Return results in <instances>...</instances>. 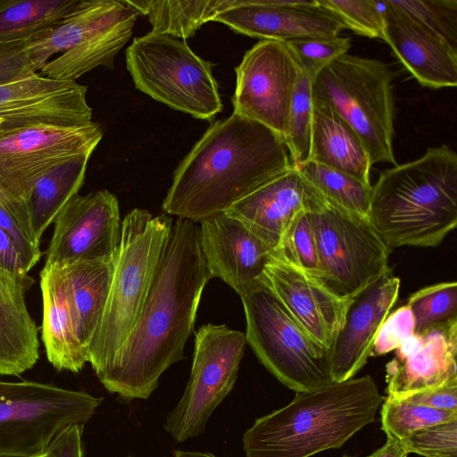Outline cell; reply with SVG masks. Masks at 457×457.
I'll return each instance as SVG.
<instances>
[{
    "label": "cell",
    "instance_id": "obj_16",
    "mask_svg": "<svg viewBox=\"0 0 457 457\" xmlns=\"http://www.w3.org/2000/svg\"><path fill=\"white\" fill-rule=\"evenodd\" d=\"M199 244L210 278H218L239 296L262 277L274 248L227 212L198 221Z\"/></svg>",
    "mask_w": 457,
    "mask_h": 457
},
{
    "label": "cell",
    "instance_id": "obj_26",
    "mask_svg": "<svg viewBox=\"0 0 457 457\" xmlns=\"http://www.w3.org/2000/svg\"><path fill=\"white\" fill-rule=\"evenodd\" d=\"M133 10L126 0H79L49 32L28 44L37 71L54 55L64 53L95 32L120 21Z\"/></svg>",
    "mask_w": 457,
    "mask_h": 457
},
{
    "label": "cell",
    "instance_id": "obj_40",
    "mask_svg": "<svg viewBox=\"0 0 457 457\" xmlns=\"http://www.w3.org/2000/svg\"><path fill=\"white\" fill-rule=\"evenodd\" d=\"M403 440L410 453L423 457H457V420L417 430Z\"/></svg>",
    "mask_w": 457,
    "mask_h": 457
},
{
    "label": "cell",
    "instance_id": "obj_4",
    "mask_svg": "<svg viewBox=\"0 0 457 457\" xmlns=\"http://www.w3.org/2000/svg\"><path fill=\"white\" fill-rule=\"evenodd\" d=\"M368 219L392 249L435 247L457 225V154L446 145L380 173Z\"/></svg>",
    "mask_w": 457,
    "mask_h": 457
},
{
    "label": "cell",
    "instance_id": "obj_46",
    "mask_svg": "<svg viewBox=\"0 0 457 457\" xmlns=\"http://www.w3.org/2000/svg\"><path fill=\"white\" fill-rule=\"evenodd\" d=\"M0 266L15 274H29L9 235L0 228Z\"/></svg>",
    "mask_w": 457,
    "mask_h": 457
},
{
    "label": "cell",
    "instance_id": "obj_11",
    "mask_svg": "<svg viewBox=\"0 0 457 457\" xmlns=\"http://www.w3.org/2000/svg\"><path fill=\"white\" fill-rule=\"evenodd\" d=\"M246 344L245 333L226 325L209 323L195 332L189 380L165 422L176 442L204 430L213 411L233 389Z\"/></svg>",
    "mask_w": 457,
    "mask_h": 457
},
{
    "label": "cell",
    "instance_id": "obj_15",
    "mask_svg": "<svg viewBox=\"0 0 457 457\" xmlns=\"http://www.w3.org/2000/svg\"><path fill=\"white\" fill-rule=\"evenodd\" d=\"M212 21L262 40L335 37L346 29L318 0H225Z\"/></svg>",
    "mask_w": 457,
    "mask_h": 457
},
{
    "label": "cell",
    "instance_id": "obj_50",
    "mask_svg": "<svg viewBox=\"0 0 457 457\" xmlns=\"http://www.w3.org/2000/svg\"><path fill=\"white\" fill-rule=\"evenodd\" d=\"M4 120L3 118L0 117V127H2V125L4 124Z\"/></svg>",
    "mask_w": 457,
    "mask_h": 457
},
{
    "label": "cell",
    "instance_id": "obj_1",
    "mask_svg": "<svg viewBox=\"0 0 457 457\" xmlns=\"http://www.w3.org/2000/svg\"><path fill=\"white\" fill-rule=\"evenodd\" d=\"M196 223L178 218L172 224L137 321L96 376L110 393L126 399H146L161 375L184 359L185 344L211 279Z\"/></svg>",
    "mask_w": 457,
    "mask_h": 457
},
{
    "label": "cell",
    "instance_id": "obj_18",
    "mask_svg": "<svg viewBox=\"0 0 457 457\" xmlns=\"http://www.w3.org/2000/svg\"><path fill=\"white\" fill-rule=\"evenodd\" d=\"M296 322L331 351L351 299H344L320 280L270 255L260 279Z\"/></svg>",
    "mask_w": 457,
    "mask_h": 457
},
{
    "label": "cell",
    "instance_id": "obj_7",
    "mask_svg": "<svg viewBox=\"0 0 457 457\" xmlns=\"http://www.w3.org/2000/svg\"><path fill=\"white\" fill-rule=\"evenodd\" d=\"M240 298L246 343L278 381L295 393L333 383L330 352L296 322L261 280Z\"/></svg>",
    "mask_w": 457,
    "mask_h": 457
},
{
    "label": "cell",
    "instance_id": "obj_43",
    "mask_svg": "<svg viewBox=\"0 0 457 457\" xmlns=\"http://www.w3.org/2000/svg\"><path fill=\"white\" fill-rule=\"evenodd\" d=\"M82 424L73 425L61 431L46 451L37 457H84Z\"/></svg>",
    "mask_w": 457,
    "mask_h": 457
},
{
    "label": "cell",
    "instance_id": "obj_33",
    "mask_svg": "<svg viewBox=\"0 0 457 457\" xmlns=\"http://www.w3.org/2000/svg\"><path fill=\"white\" fill-rule=\"evenodd\" d=\"M312 79L300 70L288 111L283 139L293 166L309 161L312 129Z\"/></svg>",
    "mask_w": 457,
    "mask_h": 457
},
{
    "label": "cell",
    "instance_id": "obj_48",
    "mask_svg": "<svg viewBox=\"0 0 457 457\" xmlns=\"http://www.w3.org/2000/svg\"><path fill=\"white\" fill-rule=\"evenodd\" d=\"M174 457H216V456L212 453H209L178 450V451H175Z\"/></svg>",
    "mask_w": 457,
    "mask_h": 457
},
{
    "label": "cell",
    "instance_id": "obj_20",
    "mask_svg": "<svg viewBox=\"0 0 457 457\" xmlns=\"http://www.w3.org/2000/svg\"><path fill=\"white\" fill-rule=\"evenodd\" d=\"M400 279L391 269L351 298L330 351L333 382L353 378L366 364L375 337L396 303Z\"/></svg>",
    "mask_w": 457,
    "mask_h": 457
},
{
    "label": "cell",
    "instance_id": "obj_44",
    "mask_svg": "<svg viewBox=\"0 0 457 457\" xmlns=\"http://www.w3.org/2000/svg\"><path fill=\"white\" fill-rule=\"evenodd\" d=\"M403 400L436 410L457 412V380Z\"/></svg>",
    "mask_w": 457,
    "mask_h": 457
},
{
    "label": "cell",
    "instance_id": "obj_47",
    "mask_svg": "<svg viewBox=\"0 0 457 457\" xmlns=\"http://www.w3.org/2000/svg\"><path fill=\"white\" fill-rule=\"evenodd\" d=\"M409 453L403 439L386 435L385 445L366 457H407Z\"/></svg>",
    "mask_w": 457,
    "mask_h": 457
},
{
    "label": "cell",
    "instance_id": "obj_35",
    "mask_svg": "<svg viewBox=\"0 0 457 457\" xmlns=\"http://www.w3.org/2000/svg\"><path fill=\"white\" fill-rule=\"evenodd\" d=\"M414 320V334L457 318V283L440 282L419 289L406 302Z\"/></svg>",
    "mask_w": 457,
    "mask_h": 457
},
{
    "label": "cell",
    "instance_id": "obj_12",
    "mask_svg": "<svg viewBox=\"0 0 457 457\" xmlns=\"http://www.w3.org/2000/svg\"><path fill=\"white\" fill-rule=\"evenodd\" d=\"M103 137L96 122L0 127V185L29 204L37 182L54 168L91 156Z\"/></svg>",
    "mask_w": 457,
    "mask_h": 457
},
{
    "label": "cell",
    "instance_id": "obj_6",
    "mask_svg": "<svg viewBox=\"0 0 457 457\" xmlns=\"http://www.w3.org/2000/svg\"><path fill=\"white\" fill-rule=\"evenodd\" d=\"M394 71L377 59L345 54L312 80V101L332 109L358 135L371 164L396 165Z\"/></svg>",
    "mask_w": 457,
    "mask_h": 457
},
{
    "label": "cell",
    "instance_id": "obj_31",
    "mask_svg": "<svg viewBox=\"0 0 457 457\" xmlns=\"http://www.w3.org/2000/svg\"><path fill=\"white\" fill-rule=\"evenodd\" d=\"M127 4L146 15L150 32L187 38L195 35L204 23L212 21L224 9V0L154 1L126 0Z\"/></svg>",
    "mask_w": 457,
    "mask_h": 457
},
{
    "label": "cell",
    "instance_id": "obj_13",
    "mask_svg": "<svg viewBox=\"0 0 457 457\" xmlns=\"http://www.w3.org/2000/svg\"><path fill=\"white\" fill-rule=\"evenodd\" d=\"M233 112L283 137L300 69L284 42L261 40L235 68Z\"/></svg>",
    "mask_w": 457,
    "mask_h": 457
},
{
    "label": "cell",
    "instance_id": "obj_22",
    "mask_svg": "<svg viewBox=\"0 0 457 457\" xmlns=\"http://www.w3.org/2000/svg\"><path fill=\"white\" fill-rule=\"evenodd\" d=\"M314 192L298 170L292 168L226 212L247 224L275 249L293 219L307 208Z\"/></svg>",
    "mask_w": 457,
    "mask_h": 457
},
{
    "label": "cell",
    "instance_id": "obj_49",
    "mask_svg": "<svg viewBox=\"0 0 457 457\" xmlns=\"http://www.w3.org/2000/svg\"><path fill=\"white\" fill-rule=\"evenodd\" d=\"M342 457H357V456H355V455H352V454H349V453H344V454L342 455Z\"/></svg>",
    "mask_w": 457,
    "mask_h": 457
},
{
    "label": "cell",
    "instance_id": "obj_32",
    "mask_svg": "<svg viewBox=\"0 0 457 457\" xmlns=\"http://www.w3.org/2000/svg\"><path fill=\"white\" fill-rule=\"evenodd\" d=\"M297 170L326 202L348 212L368 218L371 185L312 161L306 162Z\"/></svg>",
    "mask_w": 457,
    "mask_h": 457
},
{
    "label": "cell",
    "instance_id": "obj_2",
    "mask_svg": "<svg viewBox=\"0 0 457 457\" xmlns=\"http://www.w3.org/2000/svg\"><path fill=\"white\" fill-rule=\"evenodd\" d=\"M295 168L281 136L236 113L212 124L176 168L162 210L198 222Z\"/></svg>",
    "mask_w": 457,
    "mask_h": 457
},
{
    "label": "cell",
    "instance_id": "obj_36",
    "mask_svg": "<svg viewBox=\"0 0 457 457\" xmlns=\"http://www.w3.org/2000/svg\"><path fill=\"white\" fill-rule=\"evenodd\" d=\"M381 428L400 439L424 428L457 420V412L433 409L387 396L381 404Z\"/></svg>",
    "mask_w": 457,
    "mask_h": 457
},
{
    "label": "cell",
    "instance_id": "obj_14",
    "mask_svg": "<svg viewBox=\"0 0 457 457\" xmlns=\"http://www.w3.org/2000/svg\"><path fill=\"white\" fill-rule=\"evenodd\" d=\"M46 263L64 267L118 256L121 220L117 197L108 190L72 196L54 221Z\"/></svg>",
    "mask_w": 457,
    "mask_h": 457
},
{
    "label": "cell",
    "instance_id": "obj_5",
    "mask_svg": "<svg viewBox=\"0 0 457 457\" xmlns=\"http://www.w3.org/2000/svg\"><path fill=\"white\" fill-rule=\"evenodd\" d=\"M173 220L136 208L121 220V237L107 302L87 347L97 376L134 328Z\"/></svg>",
    "mask_w": 457,
    "mask_h": 457
},
{
    "label": "cell",
    "instance_id": "obj_38",
    "mask_svg": "<svg viewBox=\"0 0 457 457\" xmlns=\"http://www.w3.org/2000/svg\"><path fill=\"white\" fill-rule=\"evenodd\" d=\"M320 7L339 19L346 29L370 38L384 40L381 1L318 0Z\"/></svg>",
    "mask_w": 457,
    "mask_h": 457
},
{
    "label": "cell",
    "instance_id": "obj_37",
    "mask_svg": "<svg viewBox=\"0 0 457 457\" xmlns=\"http://www.w3.org/2000/svg\"><path fill=\"white\" fill-rule=\"evenodd\" d=\"M457 49V0H385Z\"/></svg>",
    "mask_w": 457,
    "mask_h": 457
},
{
    "label": "cell",
    "instance_id": "obj_28",
    "mask_svg": "<svg viewBox=\"0 0 457 457\" xmlns=\"http://www.w3.org/2000/svg\"><path fill=\"white\" fill-rule=\"evenodd\" d=\"M116 259L61 267L68 280L79 339L87 352L107 302Z\"/></svg>",
    "mask_w": 457,
    "mask_h": 457
},
{
    "label": "cell",
    "instance_id": "obj_17",
    "mask_svg": "<svg viewBox=\"0 0 457 457\" xmlns=\"http://www.w3.org/2000/svg\"><path fill=\"white\" fill-rule=\"evenodd\" d=\"M457 318L414 334L386 365L387 397L403 400L457 380Z\"/></svg>",
    "mask_w": 457,
    "mask_h": 457
},
{
    "label": "cell",
    "instance_id": "obj_19",
    "mask_svg": "<svg viewBox=\"0 0 457 457\" xmlns=\"http://www.w3.org/2000/svg\"><path fill=\"white\" fill-rule=\"evenodd\" d=\"M86 86L54 80L38 72L0 86L1 128L35 123L80 126L92 122Z\"/></svg>",
    "mask_w": 457,
    "mask_h": 457
},
{
    "label": "cell",
    "instance_id": "obj_39",
    "mask_svg": "<svg viewBox=\"0 0 457 457\" xmlns=\"http://www.w3.org/2000/svg\"><path fill=\"white\" fill-rule=\"evenodd\" d=\"M299 69L312 80L339 56L347 54L351 38L343 37H305L284 42Z\"/></svg>",
    "mask_w": 457,
    "mask_h": 457
},
{
    "label": "cell",
    "instance_id": "obj_42",
    "mask_svg": "<svg viewBox=\"0 0 457 457\" xmlns=\"http://www.w3.org/2000/svg\"><path fill=\"white\" fill-rule=\"evenodd\" d=\"M30 41H0V86L37 73L28 47Z\"/></svg>",
    "mask_w": 457,
    "mask_h": 457
},
{
    "label": "cell",
    "instance_id": "obj_30",
    "mask_svg": "<svg viewBox=\"0 0 457 457\" xmlns=\"http://www.w3.org/2000/svg\"><path fill=\"white\" fill-rule=\"evenodd\" d=\"M79 0H0V41L35 40L56 26Z\"/></svg>",
    "mask_w": 457,
    "mask_h": 457
},
{
    "label": "cell",
    "instance_id": "obj_3",
    "mask_svg": "<svg viewBox=\"0 0 457 457\" xmlns=\"http://www.w3.org/2000/svg\"><path fill=\"white\" fill-rule=\"evenodd\" d=\"M384 396L370 375L295 393L243 435L246 457H312L343 446L372 423Z\"/></svg>",
    "mask_w": 457,
    "mask_h": 457
},
{
    "label": "cell",
    "instance_id": "obj_23",
    "mask_svg": "<svg viewBox=\"0 0 457 457\" xmlns=\"http://www.w3.org/2000/svg\"><path fill=\"white\" fill-rule=\"evenodd\" d=\"M33 282L0 266V376L19 377L38 361L37 327L25 299Z\"/></svg>",
    "mask_w": 457,
    "mask_h": 457
},
{
    "label": "cell",
    "instance_id": "obj_27",
    "mask_svg": "<svg viewBox=\"0 0 457 457\" xmlns=\"http://www.w3.org/2000/svg\"><path fill=\"white\" fill-rule=\"evenodd\" d=\"M139 14L134 8L120 21L95 32L50 60L38 73L54 80L76 81L98 66L112 68L115 55L130 38Z\"/></svg>",
    "mask_w": 457,
    "mask_h": 457
},
{
    "label": "cell",
    "instance_id": "obj_29",
    "mask_svg": "<svg viewBox=\"0 0 457 457\" xmlns=\"http://www.w3.org/2000/svg\"><path fill=\"white\" fill-rule=\"evenodd\" d=\"M89 158L85 156L61 164L37 182L29 207L32 231L39 245L48 226L54 223L69 200L79 194L84 183Z\"/></svg>",
    "mask_w": 457,
    "mask_h": 457
},
{
    "label": "cell",
    "instance_id": "obj_9",
    "mask_svg": "<svg viewBox=\"0 0 457 457\" xmlns=\"http://www.w3.org/2000/svg\"><path fill=\"white\" fill-rule=\"evenodd\" d=\"M103 398L35 381L0 380V457H37L70 426L84 425Z\"/></svg>",
    "mask_w": 457,
    "mask_h": 457
},
{
    "label": "cell",
    "instance_id": "obj_24",
    "mask_svg": "<svg viewBox=\"0 0 457 457\" xmlns=\"http://www.w3.org/2000/svg\"><path fill=\"white\" fill-rule=\"evenodd\" d=\"M43 302L41 338L48 361L57 370L80 371L88 362L81 345L63 268L45 264L40 271Z\"/></svg>",
    "mask_w": 457,
    "mask_h": 457
},
{
    "label": "cell",
    "instance_id": "obj_8",
    "mask_svg": "<svg viewBox=\"0 0 457 457\" xmlns=\"http://www.w3.org/2000/svg\"><path fill=\"white\" fill-rule=\"evenodd\" d=\"M126 63L138 90L172 109L209 120L222 110L212 63L185 41L152 32L135 37Z\"/></svg>",
    "mask_w": 457,
    "mask_h": 457
},
{
    "label": "cell",
    "instance_id": "obj_34",
    "mask_svg": "<svg viewBox=\"0 0 457 457\" xmlns=\"http://www.w3.org/2000/svg\"><path fill=\"white\" fill-rule=\"evenodd\" d=\"M271 254L320 280L319 253L306 209L293 219Z\"/></svg>",
    "mask_w": 457,
    "mask_h": 457
},
{
    "label": "cell",
    "instance_id": "obj_21",
    "mask_svg": "<svg viewBox=\"0 0 457 457\" xmlns=\"http://www.w3.org/2000/svg\"><path fill=\"white\" fill-rule=\"evenodd\" d=\"M386 41L408 71L429 88L457 86V49L381 1Z\"/></svg>",
    "mask_w": 457,
    "mask_h": 457
},
{
    "label": "cell",
    "instance_id": "obj_10",
    "mask_svg": "<svg viewBox=\"0 0 457 457\" xmlns=\"http://www.w3.org/2000/svg\"><path fill=\"white\" fill-rule=\"evenodd\" d=\"M306 210L319 253L320 281L337 295L351 299L390 269L392 249L367 217L328 204L316 191Z\"/></svg>",
    "mask_w": 457,
    "mask_h": 457
},
{
    "label": "cell",
    "instance_id": "obj_25",
    "mask_svg": "<svg viewBox=\"0 0 457 457\" xmlns=\"http://www.w3.org/2000/svg\"><path fill=\"white\" fill-rule=\"evenodd\" d=\"M309 161L371 185L372 164L361 138L332 109L315 101Z\"/></svg>",
    "mask_w": 457,
    "mask_h": 457
},
{
    "label": "cell",
    "instance_id": "obj_45",
    "mask_svg": "<svg viewBox=\"0 0 457 457\" xmlns=\"http://www.w3.org/2000/svg\"><path fill=\"white\" fill-rule=\"evenodd\" d=\"M0 207L12 217L29 239L39 247L31 228L29 204L0 185Z\"/></svg>",
    "mask_w": 457,
    "mask_h": 457
},
{
    "label": "cell",
    "instance_id": "obj_41",
    "mask_svg": "<svg viewBox=\"0 0 457 457\" xmlns=\"http://www.w3.org/2000/svg\"><path fill=\"white\" fill-rule=\"evenodd\" d=\"M414 335V320L405 303L390 312L382 322L372 345L370 356H381L397 349Z\"/></svg>",
    "mask_w": 457,
    "mask_h": 457
}]
</instances>
